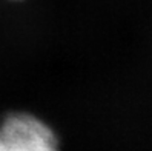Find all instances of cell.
Wrapping results in <instances>:
<instances>
[{
    "label": "cell",
    "mask_w": 152,
    "mask_h": 151,
    "mask_svg": "<svg viewBox=\"0 0 152 151\" xmlns=\"http://www.w3.org/2000/svg\"><path fill=\"white\" fill-rule=\"evenodd\" d=\"M0 151H60L45 122L26 113L10 114L0 125Z\"/></svg>",
    "instance_id": "cell-1"
}]
</instances>
